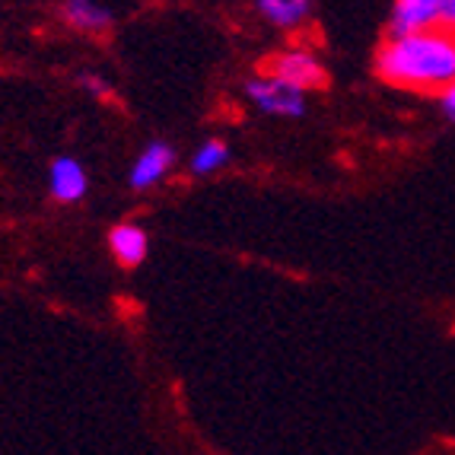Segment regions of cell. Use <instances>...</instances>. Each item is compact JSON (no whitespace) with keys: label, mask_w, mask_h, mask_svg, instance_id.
Returning <instances> with one entry per match:
<instances>
[{"label":"cell","mask_w":455,"mask_h":455,"mask_svg":"<svg viewBox=\"0 0 455 455\" xmlns=\"http://www.w3.org/2000/svg\"><path fill=\"white\" fill-rule=\"evenodd\" d=\"M376 74L411 92H446L455 86V32L430 29L404 38H386L376 52Z\"/></svg>","instance_id":"6da1fadb"},{"label":"cell","mask_w":455,"mask_h":455,"mask_svg":"<svg viewBox=\"0 0 455 455\" xmlns=\"http://www.w3.org/2000/svg\"><path fill=\"white\" fill-rule=\"evenodd\" d=\"M271 76L277 84L290 86L296 92H309L328 86V70L325 64L315 58L306 48H296V52H283L271 61Z\"/></svg>","instance_id":"7a4b0ae2"},{"label":"cell","mask_w":455,"mask_h":455,"mask_svg":"<svg viewBox=\"0 0 455 455\" xmlns=\"http://www.w3.org/2000/svg\"><path fill=\"white\" fill-rule=\"evenodd\" d=\"M245 96L251 99V106H259L265 115H277V118H303L306 115L303 92L277 84L274 76H255V80H249L245 84Z\"/></svg>","instance_id":"3957f363"},{"label":"cell","mask_w":455,"mask_h":455,"mask_svg":"<svg viewBox=\"0 0 455 455\" xmlns=\"http://www.w3.org/2000/svg\"><path fill=\"white\" fill-rule=\"evenodd\" d=\"M440 29V0H398L388 16V38Z\"/></svg>","instance_id":"277c9868"},{"label":"cell","mask_w":455,"mask_h":455,"mask_svg":"<svg viewBox=\"0 0 455 455\" xmlns=\"http://www.w3.org/2000/svg\"><path fill=\"white\" fill-rule=\"evenodd\" d=\"M172 166H175L172 147H169L166 140H153V144H147L144 153L137 156L134 166H131V175H128L131 188L144 191V188H153V185H160Z\"/></svg>","instance_id":"5b68a950"},{"label":"cell","mask_w":455,"mask_h":455,"mask_svg":"<svg viewBox=\"0 0 455 455\" xmlns=\"http://www.w3.org/2000/svg\"><path fill=\"white\" fill-rule=\"evenodd\" d=\"M48 188H52L54 201L61 204H76L80 197L90 188V179H86V169L74 156H58L48 166Z\"/></svg>","instance_id":"8992f818"},{"label":"cell","mask_w":455,"mask_h":455,"mask_svg":"<svg viewBox=\"0 0 455 455\" xmlns=\"http://www.w3.org/2000/svg\"><path fill=\"white\" fill-rule=\"evenodd\" d=\"M108 249L122 267H137L144 265L147 251H150V235L137 223H115L108 233Z\"/></svg>","instance_id":"52a82bcc"},{"label":"cell","mask_w":455,"mask_h":455,"mask_svg":"<svg viewBox=\"0 0 455 455\" xmlns=\"http://www.w3.org/2000/svg\"><path fill=\"white\" fill-rule=\"evenodd\" d=\"M61 10L68 26H74L80 32H90V36L108 32V26H112V10L102 7V4H92V0H68Z\"/></svg>","instance_id":"ba28073f"},{"label":"cell","mask_w":455,"mask_h":455,"mask_svg":"<svg viewBox=\"0 0 455 455\" xmlns=\"http://www.w3.org/2000/svg\"><path fill=\"white\" fill-rule=\"evenodd\" d=\"M259 13L277 29H296L312 13L309 0H259Z\"/></svg>","instance_id":"9c48e42d"},{"label":"cell","mask_w":455,"mask_h":455,"mask_svg":"<svg viewBox=\"0 0 455 455\" xmlns=\"http://www.w3.org/2000/svg\"><path fill=\"white\" fill-rule=\"evenodd\" d=\"M223 163H229V147L223 144V140H204V144L195 150V156H191V172L211 175V172H217Z\"/></svg>","instance_id":"30bf717a"},{"label":"cell","mask_w":455,"mask_h":455,"mask_svg":"<svg viewBox=\"0 0 455 455\" xmlns=\"http://www.w3.org/2000/svg\"><path fill=\"white\" fill-rule=\"evenodd\" d=\"M80 86H84V90H90L92 96H102V99L112 96V84H108V80H102V76L90 74V70H84V74H80Z\"/></svg>","instance_id":"8fae6325"},{"label":"cell","mask_w":455,"mask_h":455,"mask_svg":"<svg viewBox=\"0 0 455 455\" xmlns=\"http://www.w3.org/2000/svg\"><path fill=\"white\" fill-rule=\"evenodd\" d=\"M440 26L455 32V0H440Z\"/></svg>","instance_id":"7c38bea8"},{"label":"cell","mask_w":455,"mask_h":455,"mask_svg":"<svg viewBox=\"0 0 455 455\" xmlns=\"http://www.w3.org/2000/svg\"><path fill=\"white\" fill-rule=\"evenodd\" d=\"M440 106H443V112H446L449 122H455V86H449V90L443 92V96H440Z\"/></svg>","instance_id":"4fadbf2b"}]
</instances>
